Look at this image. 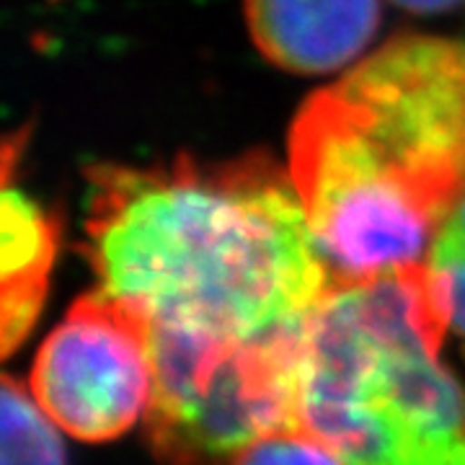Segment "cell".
Here are the masks:
<instances>
[{"instance_id":"obj_5","label":"cell","mask_w":465,"mask_h":465,"mask_svg":"<svg viewBox=\"0 0 465 465\" xmlns=\"http://www.w3.org/2000/svg\"><path fill=\"white\" fill-rule=\"evenodd\" d=\"M29 391L75 440L130 432L153 399L148 321L101 287L78 298L36 351Z\"/></svg>"},{"instance_id":"obj_6","label":"cell","mask_w":465,"mask_h":465,"mask_svg":"<svg viewBox=\"0 0 465 465\" xmlns=\"http://www.w3.org/2000/svg\"><path fill=\"white\" fill-rule=\"evenodd\" d=\"M246 21L269 63L318 75L365 52L381 24V0H246Z\"/></svg>"},{"instance_id":"obj_3","label":"cell","mask_w":465,"mask_h":465,"mask_svg":"<svg viewBox=\"0 0 465 465\" xmlns=\"http://www.w3.org/2000/svg\"><path fill=\"white\" fill-rule=\"evenodd\" d=\"M448 329L427 262L333 280L302 339L300 421L344 465H465V388L440 360Z\"/></svg>"},{"instance_id":"obj_9","label":"cell","mask_w":465,"mask_h":465,"mask_svg":"<svg viewBox=\"0 0 465 465\" xmlns=\"http://www.w3.org/2000/svg\"><path fill=\"white\" fill-rule=\"evenodd\" d=\"M225 465H344L302 421L284 424L238 448Z\"/></svg>"},{"instance_id":"obj_1","label":"cell","mask_w":465,"mask_h":465,"mask_svg":"<svg viewBox=\"0 0 465 465\" xmlns=\"http://www.w3.org/2000/svg\"><path fill=\"white\" fill-rule=\"evenodd\" d=\"M88 182V256L101 290L145 318L150 336L302 344L333 277L274 161L99 166Z\"/></svg>"},{"instance_id":"obj_8","label":"cell","mask_w":465,"mask_h":465,"mask_svg":"<svg viewBox=\"0 0 465 465\" xmlns=\"http://www.w3.org/2000/svg\"><path fill=\"white\" fill-rule=\"evenodd\" d=\"M3 465H65L63 432L24 382L5 378L0 396Z\"/></svg>"},{"instance_id":"obj_2","label":"cell","mask_w":465,"mask_h":465,"mask_svg":"<svg viewBox=\"0 0 465 465\" xmlns=\"http://www.w3.org/2000/svg\"><path fill=\"white\" fill-rule=\"evenodd\" d=\"M290 179L333 280L424 262L465 197V45L399 36L305 101Z\"/></svg>"},{"instance_id":"obj_7","label":"cell","mask_w":465,"mask_h":465,"mask_svg":"<svg viewBox=\"0 0 465 465\" xmlns=\"http://www.w3.org/2000/svg\"><path fill=\"white\" fill-rule=\"evenodd\" d=\"M0 207V339L11 354L29 336L42 311L50 269L60 246V223L14 183V148L3 158Z\"/></svg>"},{"instance_id":"obj_4","label":"cell","mask_w":465,"mask_h":465,"mask_svg":"<svg viewBox=\"0 0 465 465\" xmlns=\"http://www.w3.org/2000/svg\"><path fill=\"white\" fill-rule=\"evenodd\" d=\"M305 339V336H302ZM298 347H241L150 336L153 399L145 424L171 465L228 460L298 416Z\"/></svg>"},{"instance_id":"obj_11","label":"cell","mask_w":465,"mask_h":465,"mask_svg":"<svg viewBox=\"0 0 465 465\" xmlns=\"http://www.w3.org/2000/svg\"><path fill=\"white\" fill-rule=\"evenodd\" d=\"M393 3L411 14H445L465 5V0H393Z\"/></svg>"},{"instance_id":"obj_10","label":"cell","mask_w":465,"mask_h":465,"mask_svg":"<svg viewBox=\"0 0 465 465\" xmlns=\"http://www.w3.org/2000/svg\"><path fill=\"white\" fill-rule=\"evenodd\" d=\"M424 262L448 300L450 326L465 336V197L440 225Z\"/></svg>"}]
</instances>
